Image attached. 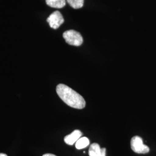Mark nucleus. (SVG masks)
<instances>
[{"label": "nucleus", "mask_w": 156, "mask_h": 156, "mask_svg": "<svg viewBox=\"0 0 156 156\" xmlns=\"http://www.w3.org/2000/svg\"><path fill=\"white\" fill-rule=\"evenodd\" d=\"M0 156H8L6 154L4 153H0Z\"/></svg>", "instance_id": "9b49d317"}, {"label": "nucleus", "mask_w": 156, "mask_h": 156, "mask_svg": "<svg viewBox=\"0 0 156 156\" xmlns=\"http://www.w3.org/2000/svg\"><path fill=\"white\" fill-rule=\"evenodd\" d=\"M89 144V140L87 137H82L78 140L76 142L75 146L77 149H82L88 146Z\"/></svg>", "instance_id": "6e6552de"}, {"label": "nucleus", "mask_w": 156, "mask_h": 156, "mask_svg": "<svg viewBox=\"0 0 156 156\" xmlns=\"http://www.w3.org/2000/svg\"><path fill=\"white\" fill-rule=\"evenodd\" d=\"M131 147L135 153L145 154L150 151L149 147L144 144L143 140L139 136H135L131 140Z\"/></svg>", "instance_id": "7ed1b4c3"}, {"label": "nucleus", "mask_w": 156, "mask_h": 156, "mask_svg": "<svg viewBox=\"0 0 156 156\" xmlns=\"http://www.w3.org/2000/svg\"><path fill=\"white\" fill-rule=\"evenodd\" d=\"M42 156H56L55 154H50V153H47V154H45L44 155H43Z\"/></svg>", "instance_id": "9d476101"}, {"label": "nucleus", "mask_w": 156, "mask_h": 156, "mask_svg": "<svg viewBox=\"0 0 156 156\" xmlns=\"http://www.w3.org/2000/svg\"><path fill=\"white\" fill-rule=\"evenodd\" d=\"M69 5L74 9L81 8L84 4V0H67Z\"/></svg>", "instance_id": "1a4fd4ad"}, {"label": "nucleus", "mask_w": 156, "mask_h": 156, "mask_svg": "<svg viewBox=\"0 0 156 156\" xmlns=\"http://www.w3.org/2000/svg\"><path fill=\"white\" fill-rule=\"evenodd\" d=\"M48 5L55 8H62L66 4V0H46Z\"/></svg>", "instance_id": "0eeeda50"}, {"label": "nucleus", "mask_w": 156, "mask_h": 156, "mask_svg": "<svg viewBox=\"0 0 156 156\" xmlns=\"http://www.w3.org/2000/svg\"><path fill=\"white\" fill-rule=\"evenodd\" d=\"M63 38L69 45L79 46L83 44V39L81 34L75 30H68L63 33Z\"/></svg>", "instance_id": "f03ea898"}, {"label": "nucleus", "mask_w": 156, "mask_h": 156, "mask_svg": "<svg viewBox=\"0 0 156 156\" xmlns=\"http://www.w3.org/2000/svg\"><path fill=\"white\" fill-rule=\"evenodd\" d=\"M47 22L49 23L51 28L57 29L64 22V19L62 13L59 11L53 12L47 19Z\"/></svg>", "instance_id": "20e7f679"}, {"label": "nucleus", "mask_w": 156, "mask_h": 156, "mask_svg": "<svg viewBox=\"0 0 156 156\" xmlns=\"http://www.w3.org/2000/svg\"><path fill=\"white\" fill-rule=\"evenodd\" d=\"M106 149L101 148L100 146L97 143L90 145L89 151V156H106Z\"/></svg>", "instance_id": "39448f33"}, {"label": "nucleus", "mask_w": 156, "mask_h": 156, "mask_svg": "<svg viewBox=\"0 0 156 156\" xmlns=\"http://www.w3.org/2000/svg\"><path fill=\"white\" fill-rule=\"evenodd\" d=\"M82 133L80 130H75L71 134H69L64 138V142L67 145H73L81 138Z\"/></svg>", "instance_id": "423d86ee"}, {"label": "nucleus", "mask_w": 156, "mask_h": 156, "mask_svg": "<svg viewBox=\"0 0 156 156\" xmlns=\"http://www.w3.org/2000/svg\"><path fill=\"white\" fill-rule=\"evenodd\" d=\"M56 92L62 100L70 107L82 109L86 106V101L83 97L66 84H58Z\"/></svg>", "instance_id": "f257e3e1"}]
</instances>
